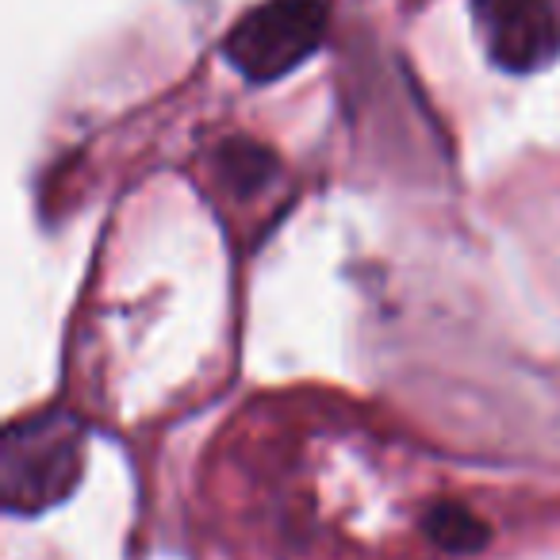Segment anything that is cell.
<instances>
[{
    "label": "cell",
    "instance_id": "obj_1",
    "mask_svg": "<svg viewBox=\"0 0 560 560\" xmlns=\"http://www.w3.org/2000/svg\"><path fill=\"white\" fill-rule=\"evenodd\" d=\"M85 468V422L70 411L16 419L0 442V499L9 514H43L66 503Z\"/></svg>",
    "mask_w": 560,
    "mask_h": 560
},
{
    "label": "cell",
    "instance_id": "obj_2",
    "mask_svg": "<svg viewBox=\"0 0 560 560\" xmlns=\"http://www.w3.org/2000/svg\"><path fill=\"white\" fill-rule=\"evenodd\" d=\"M327 0H261L223 39V58L249 85L289 78L327 39Z\"/></svg>",
    "mask_w": 560,
    "mask_h": 560
},
{
    "label": "cell",
    "instance_id": "obj_3",
    "mask_svg": "<svg viewBox=\"0 0 560 560\" xmlns=\"http://www.w3.org/2000/svg\"><path fill=\"white\" fill-rule=\"evenodd\" d=\"M488 58L506 73H537L560 58V0H472Z\"/></svg>",
    "mask_w": 560,
    "mask_h": 560
},
{
    "label": "cell",
    "instance_id": "obj_4",
    "mask_svg": "<svg viewBox=\"0 0 560 560\" xmlns=\"http://www.w3.org/2000/svg\"><path fill=\"white\" fill-rule=\"evenodd\" d=\"M422 534L445 557H476L491 541L488 522L476 511H468L465 503H453V499H442L422 514Z\"/></svg>",
    "mask_w": 560,
    "mask_h": 560
},
{
    "label": "cell",
    "instance_id": "obj_5",
    "mask_svg": "<svg viewBox=\"0 0 560 560\" xmlns=\"http://www.w3.org/2000/svg\"><path fill=\"white\" fill-rule=\"evenodd\" d=\"M215 170L226 188H234L238 196H249L269 185V177L277 173V158L249 139H226L215 150Z\"/></svg>",
    "mask_w": 560,
    "mask_h": 560
}]
</instances>
